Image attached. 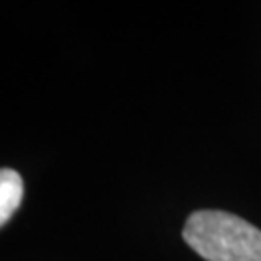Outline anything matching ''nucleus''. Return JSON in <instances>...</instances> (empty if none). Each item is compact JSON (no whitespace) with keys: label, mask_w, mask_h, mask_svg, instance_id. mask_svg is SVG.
<instances>
[{"label":"nucleus","mask_w":261,"mask_h":261,"mask_svg":"<svg viewBox=\"0 0 261 261\" xmlns=\"http://www.w3.org/2000/svg\"><path fill=\"white\" fill-rule=\"evenodd\" d=\"M23 199V180L12 168H0V226L6 224Z\"/></svg>","instance_id":"obj_2"},{"label":"nucleus","mask_w":261,"mask_h":261,"mask_svg":"<svg viewBox=\"0 0 261 261\" xmlns=\"http://www.w3.org/2000/svg\"><path fill=\"white\" fill-rule=\"evenodd\" d=\"M184 240L207 261H261V230L224 211L190 215Z\"/></svg>","instance_id":"obj_1"}]
</instances>
